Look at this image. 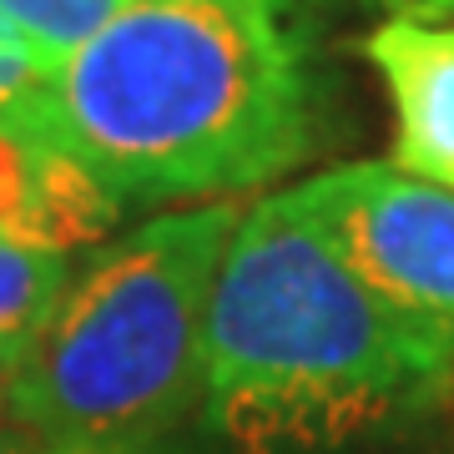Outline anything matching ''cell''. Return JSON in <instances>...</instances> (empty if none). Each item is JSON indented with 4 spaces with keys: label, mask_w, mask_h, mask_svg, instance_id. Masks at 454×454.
Instances as JSON below:
<instances>
[{
    "label": "cell",
    "mask_w": 454,
    "mask_h": 454,
    "mask_svg": "<svg viewBox=\"0 0 454 454\" xmlns=\"http://www.w3.org/2000/svg\"><path fill=\"white\" fill-rule=\"evenodd\" d=\"M243 212H162L71 273L46 333L11 373L16 404L51 450L131 454L202 394V339Z\"/></svg>",
    "instance_id": "obj_3"
},
{
    "label": "cell",
    "mask_w": 454,
    "mask_h": 454,
    "mask_svg": "<svg viewBox=\"0 0 454 454\" xmlns=\"http://www.w3.org/2000/svg\"><path fill=\"white\" fill-rule=\"evenodd\" d=\"M454 384V343L389 309L293 192L232 227L202 339L207 424L247 454L318 450L419 414Z\"/></svg>",
    "instance_id": "obj_2"
},
{
    "label": "cell",
    "mask_w": 454,
    "mask_h": 454,
    "mask_svg": "<svg viewBox=\"0 0 454 454\" xmlns=\"http://www.w3.org/2000/svg\"><path fill=\"white\" fill-rule=\"evenodd\" d=\"M46 66L31 56V46L20 41L5 20H0V106H20V101H35L41 86H46Z\"/></svg>",
    "instance_id": "obj_9"
},
{
    "label": "cell",
    "mask_w": 454,
    "mask_h": 454,
    "mask_svg": "<svg viewBox=\"0 0 454 454\" xmlns=\"http://www.w3.org/2000/svg\"><path fill=\"white\" fill-rule=\"evenodd\" d=\"M35 429L26 424L16 404V389H11V373H0V454H35Z\"/></svg>",
    "instance_id": "obj_10"
},
{
    "label": "cell",
    "mask_w": 454,
    "mask_h": 454,
    "mask_svg": "<svg viewBox=\"0 0 454 454\" xmlns=\"http://www.w3.org/2000/svg\"><path fill=\"white\" fill-rule=\"evenodd\" d=\"M46 454H97V450H46ZM116 454V450H112Z\"/></svg>",
    "instance_id": "obj_12"
},
{
    "label": "cell",
    "mask_w": 454,
    "mask_h": 454,
    "mask_svg": "<svg viewBox=\"0 0 454 454\" xmlns=\"http://www.w3.org/2000/svg\"><path fill=\"white\" fill-rule=\"evenodd\" d=\"M35 112L121 207L262 187L313 142L298 0H131Z\"/></svg>",
    "instance_id": "obj_1"
},
{
    "label": "cell",
    "mask_w": 454,
    "mask_h": 454,
    "mask_svg": "<svg viewBox=\"0 0 454 454\" xmlns=\"http://www.w3.org/2000/svg\"><path fill=\"white\" fill-rule=\"evenodd\" d=\"M364 51L394 97V167L454 192V26L394 16Z\"/></svg>",
    "instance_id": "obj_6"
},
{
    "label": "cell",
    "mask_w": 454,
    "mask_h": 454,
    "mask_svg": "<svg viewBox=\"0 0 454 454\" xmlns=\"http://www.w3.org/2000/svg\"><path fill=\"white\" fill-rule=\"evenodd\" d=\"M131 0H0V20L31 46L46 71L82 51L101 26H112Z\"/></svg>",
    "instance_id": "obj_8"
},
{
    "label": "cell",
    "mask_w": 454,
    "mask_h": 454,
    "mask_svg": "<svg viewBox=\"0 0 454 454\" xmlns=\"http://www.w3.org/2000/svg\"><path fill=\"white\" fill-rule=\"evenodd\" d=\"M71 283V253L0 238V373L26 364Z\"/></svg>",
    "instance_id": "obj_7"
},
{
    "label": "cell",
    "mask_w": 454,
    "mask_h": 454,
    "mask_svg": "<svg viewBox=\"0 0 454 454\" xmlns=\"http://www.w3.org/2000/svg\"><path fill=\"white\" fill-rule=\"evenodd\" d=\"M116 217L121 202L51 137L35 101L0 106V238L71 253L101 243Z\"/></svg>",
    "instance_id": "obj_5"
},
{
    "label": "cell",
    "mask_w": 454,
    "mask_h": 454,
    "mask_svg": "<svg viewBox=\"0 0 454 454\" xmlns=\"http://www.w3.org/2000/svg\"><path fill=\"white\" fill-rule=\"evenodd\" d=\"M293 202L389 309L454 343L450 187L409 177L394 162H354L293 187Z\"/></svg>",
    "instance_id": "obj_4"
},
{
    "label": "cell",
    "mask_w": 454,
    "mask_h": 454,
    "mask_svg": "<svg viewBox=\"0 0 454 454\" xmlns=\"http://www.w3.org/2000/svg\"><path fill=\"white\" fill-rule=\"evenodd\" d=\"M389 11H399L404 20H439L454 26V0H384Z\"/></svg>",
    "instance_id": "obj_11"
}]
</instances>
